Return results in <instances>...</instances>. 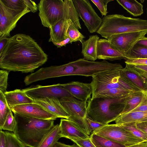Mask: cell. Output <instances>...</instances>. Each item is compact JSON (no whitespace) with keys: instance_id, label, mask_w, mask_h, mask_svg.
<instances>
[{"instance_id":"obj_1","label":"cell","mask_w":147,"mask_h":147,"mask_svg":"<svg viewBox=\"0 0 147 147\" xmlns=\"http://www.w3.org/2000/svg\"><path fill=\"white\" fill-rule=\"evenodd\" d=\"M47 60V55L34 39L19 33L8 38L0 53V68L10 71L33 72Z\"/></svg>"},{"instance_id":"obj_2","label":"cell","mask_w":147,"mask_h":147,"mask_svg":"<svg viewBox=\"0 0 147 147\" xmlns=\"http://www.w3.org/2000/svg\"><path fill=\"white\" fill-rule=\"evenodd\" d=\"M123 68L119 63H112L105 60L91 61L84 58L61 65L51 66L49 68L48 74L51 78L73 75L92 77L101 72Z\"/></svg>"},{"instance_id":"obj_3","label":"cell","mask_w":147,"mask_h":147,"mask_svg":"<svg viewBox=\"0 0 147 147\" xmlns=\"http://www.w3.org/2000/svg\"><path fill=\"white\" fill-rule=\"evenodd\" d=\"M17 125L14 133L26 146L36 147L53 127L54 120L27 117L16 113Z\"/></svg>"},{"instance_id":"obj_4","label":"cell","mask_w":147,"mask_h":147,"mask_svg":"<svg viewBox=\"0 0 147 147\" xmlns=\"http://www.w3.org/2000/svg\"><path fill=\"white\" fill-rule=\"evenodd\" d=\"M127 96L116 98H91L88 102L87 116L104 125L115 121L121 114Z\"/></svg>"},{"instance_id":"obj_5","label":"cell","mask_w":147,"mask_h":147,"mask_svg":"<svg viewBox=\"0 0 147 147\" xmlns=\"http://www.w3.org/2000/svg\"><path fill=\"white\" fill-rule=\"evenodd\" d=\"M96 32L108 39L122 34L147 30V20L126 17L119 14L104 16Z\"/></svg>"},{"instance_id":"obj_6","label":"cell","mask_w":147,"mask_h":147,"mask_svg":"<svg viewBox=\"0 0 147 147\" xmlns=\"http://www.w3.org/2000/svg\"><path fill=\"white\" fill-rule=\"evenodd\" d=\"M121 69L103 71L92 77L91 83L93 99L103 91L113 88H120L132 91H141L126 82L120 76Z\"/></svg>"},{"instance_id":"obj_7","label":"cell","mask_w":147,"mask_h":147,"mask_svg":"<svg viewBox=\"0 0 147 147\" xmlns=\"http://www.w3.org/2000/svg\"><path fill=\"white\" fill-rule=\"evenodd\" d=\"M59 99L61 105L70 115L68 119L89 136L91 131L86 120L88 102L78 100L73 96L64 97Z\"/></svg>"},{"instance_id":"obj_8","label":"cell","mask_w":147,"mask_h":147,"mask_svg":"<svg viewBox=\"0 0 147 147\" xmlns=\"http://www.w3.org/2000/svg\"><path fill=\"white\" fill-rule=\"evenodd\" d=\"M38 9L42 24L47 28L51 27L65 16L63 0H41Z\"/></svg>"},{"instance_id":"obj_9","label":"cell","mask_w":147,"mask_h":147,"mask_svg":"<svg viewBox=\"0 0 147 147\" xmlns=\"http://www.w3.org/2000/svg\"><path fill=\"white\" fill-rule=\"evenodd\" d=\"M93 133L123 144L126 147L144 142L116 124L105 125Z\"/></svg>"},{"instance_id":"obj_10","label":"cell","mask_w":147,"mask_h":147,"mask_svg":"<svg viewBox=\"0 0 147 147\" xmlns=\"http://www.w3.org/2000/svg\"><path fill=\"white\" fill-rule=\"evenodd\" d=\"M79 17L84 22L88 31L92 33L97 31L102 19L98 15L88 0H72Z\"/></svg>"},{"instance_id":"obj_11","label":"cell","mask_w":147,"mask_h":147,"mask_svg":"<svg viewBox=\"0 0 147 147\" xmlns=\"http://www.w3.org/2000/svg\"><path fill=\"white\" fill-rule=\"evenodd\" d=\"M147 34V30L128 32L112 36L107 39L111 47L121 53L125 57Z\"/></svg>"},{"instance_id":"obj_12","label":"cell","mask_w":147,"mask_h":147,"mask_svg":"<svg viewBox=\"0 0 147 147\" xmlns=\"http://www.w3.org/2000/svg\"><path fill=\"white\" fill-rule=\"evenodd\" d=\"M31 11L28 8L22 10H13L6 6L0 0V36L8 37L19 20Z\"/></svg>"},{"instance_id":"obj_13","label":"cell","mask_w":147,"mask_h":147,"mask_svg":"<svg viewBox=\"0 0 147 147\" xmlns=\"http://www.w3.org/2000/svg\"><path fill=\"white\" fill-rule=\"evenodd\" d=\"M22 90L32 99L47 97H55L59 99L73 96L60 84L46 86L37 85Z\"/></svg>"},{"instance_id":"obj_14","label":"cell","mask_w":147,"mask_h":147,"mask_svg":"<svg viewBox=\"0 0 147 147\" xmlns=\"http://www.w3.org/2000/svg\"><path fill=\"white\" fill-rule=\"evenodd\" d=\"M11 110L13 113L40 119L55 120L58 118L40 105L34 102L15 106Z\"/></svg>"},{"instance_id":"obj_15","label":"cell","mask_w":147,"mask_h":147,"mask_svg":"<svg viewBox=\"0 0 147 147\" xmlns=\"http://www.w3.org/2000/svg\"><path fill=\"white\" fill-rule=\"evenodd\" d=\"M61 85L73 96L79 100L88 102L91 98L92 88L91 83L76 81Z\"/></svg>"},{"instance_id":"obj_16","label":"cell","mask_w":147,"mask_h":147,"mask_svg":"<svg viewBox=\"0 0 147 147\" xmlns=\"http://www.w3.org/2000/svg\"><path fill=\"white\" fill-rule=\"evenodd\" d=\"M34 102L37 103L46 109L56 115L58 118L69 119L70 115L61 104L59 98H45L33 99Z\"/></svg>"},{"instance_id":"obj_17","label":"cell","mask_w":147,"mask_h":147,"mask_svg":"<svg viewBox=\"0 0 147 147\" xmlns=\"http://www.w3.org/2000/svg\"><path fill=\"white\" fill-rule=\"evenodd\" d=\"M59 126L61 138L85 139L90 137L81 128L69 119H61Z\"/></svg>"},{"instance_id":"obj_18","label":"cell","mask_w":147,"mask_h":147,"mask_svg":"<svg viewBox=\"0 0 147 147\" xmlns=\"http://www.w3.org/2000/svg\"><path fill=\"white\" fill-rule=\"evenodd\" d=\"M124 55L120 51L112 48L109 40L106 39L98 40L97 46V58L113 61L124 59Z\"/></svg>"},{"instance_id":"obj_19","label":"cell","mask_w":147,"mask_h":147,"mask_svg":"<svg viewBox=\"0 0 147 147\" xmlns=\"http://www.w3.org/2000/svg\"><path fill=\"white\" fill-rule=\"evenodd\" d=\"M4 94L11 110L12 107L16 105L34 102L33 99L22 90L16 89L12 91H7Z\"/></svg>"},{"instance_id":"obj_20","label":"cell","mask_w":147,"mask_h":147,"mask_svg":"<svg viewBox=\"0 0 147 147\" xmlns=\"http://www.w3.org/2000/svg\"><path fill=\"white\" fill-rule=\"evenodd\" d=\"M121 78L131 85L141 91L147 92V84L145 79L126 67L120 71Z\"/></svg>"},{"instance_id":"obj_21","label":"cell","mask_w":147,"mask_h":147,"mask_svg":"<svg viewBox=\"0 0 147 147\" xmlns=\"http://www.w3.org/2000/svg\"><path fill=\"white\" fill-rule=\"evenodd\" d=\"M99 37L97 35H91L82 43V53L84 58L95 61L97 58V46Z\"/></svg>"},{"instance_id":"obj_22","label":"cell","mask_w":147,"mask_h":147,"mask_svg":"<svg viewBox=\"0 0 147 147\" xmlns=\"http://www.w3.org/2000/svg\"><path fill=\"white\" fill-rule=\"evenodd\" d=\"M67 20L63 18L49 28L50 36L49 42L57 43L67 39L65 34Z\"/></svg>"},{"instance_id":"obj_23","label":"cell","mask_w":147,"mask_h":147,"mask_svg":"<svg viewBox=\"0 0 147 147\" xmlns=\"http://www.w3.org/2000/svg\"><path fill=\"white\" fill-rule=\"evenodd\" d=\"M145 96V92L142 91H135L130 94L124 101V107L121 115L130 113L138 107Z\"/></svg>"},{"instance_id":"obj_24","label":"cell","mask_w":147,"mask_h":147,"mask_svg":"<svg viewBox=\"0 0 147 147\" xmlns=\"http://www.w3.org/2000/svg\"><path fill=\"white\" fill-rule=\"evenodd\" d=\"M115 121L117 125L147 121V111H134L121 114Z\"/></svg>"},{"instance_id":"obj_25","label":"cell","mask_w":147,"mask_h":147,"mask_svg":"<svg viewBox=\"0 0 147 147\" xmlns=\"http://www.w3.org/2000/svg\"><path fill=\"white\" fill-rule=\"evenodd\" d=\"M59 125H54L44 136L36 147H54L61 138Z\"/></svg>"},{"instance_id":"obj_26","label":"cell","mask_w":147,"mask_h":147,"mask_svg":"<svg viewBox=\"0 0 147 147\" xmlns=\"http://www.w3.org/2000/svg\"><path fill=\"white\" fill-rule=\"evenodd\" d=\"M117 2L128 12L134 16L144 13L143 5L136 0H117Z\"/></svg>"},{"instance_id":"obj_27","label":"cell","mask_w":147,"mask_h":147,"mask_svg":"<svg viewBox=\"0 0 147 147\" xmlns=\"http://www.w3.org/2000/svg\"><path fill=\"white\" fill-rule=\"evenodd\" d=\"M65 8V16L64 18L67 20L70 19L76 27L81 29V26L79 16L72 0H64Z\"/></svg>"},{"instance_id":"obj_28","label":"cell","mask_w":147,"mask_h":147,"mask_svg":"<svg viewBox=\"0 0 147 147\" xmlns=\"http://www.w3.org/2000/svg\"><path fill=\"white\" fill-rule=\"evenodd\" d=\"M90 137L96 147H126L124 145L105 138L92 133Z\"/></svg>"},{"instance_id":"obj_29","label":"cell","mask_w":147,"mask_h":147,"mask_svg":"<svg viewBox=\"0 0 147 147\" xmlns=\"http://www.w3.org/2000/svg\"><path fill=\"white\" fill-rule=\"evenodd\" d=\"M65 36L66 38H70L71 44L73 42L78 41L82 43L84 41V39L85 38V36L79 32L70 19L67 20Z\"/></svg>"},{"instance_id":"obj_30","label":"cell","mask_w":147,"mask_h":147,"mask_svg":"<svg viewBox=\"0 0 147 147\" xmlns=\"http://www.w3.org/2000/svg\"><path fill=\"white\" fill-rule=\"evenodd\" d=\"M134 92L122 89L113 88L102 91L98 94L95 98H119L126 96Z\"/></svg>"},{"instance_id":"obj_31","label":"cell","mask_w":147,"mask_h":147,"mask_svg":"<svg viewBox=\"0 0 147 147\" xmlns=\"http://www.w3.org/2000/svg\"><path fill=\"white\" fill-rule=\"evenodd\" d=\"M127 130L135 137L147 143V136L142 131L136 126L135 123L118 125Z\"/></svg>"},{"instance_id":"obj_32","label":"cell","mask_w":147,"mask_h":147,"mask_svg":"<svg viewBox=\"0 0 147 147\" xmlns=\"http://www.w3.org/2000/svg\"><path fill=\"white\" fill-rule=\"evenodd\" d=\"M4 93L0 91V129H1L8 112L11 110Z\"/></svg>"},{"instance_id":"obj_33","label":"cell","mask_w":147,"mask_h":147,"mask_svg":"<svg viewBox=\"0 0 147 147\" xmlns=\"http://www.w3.org/2000/svg\"><path fill=\"white\" fill-rule=\"evenodd\" d=\"M135 58H147V47L136 44L124 59Z\"/></svg>"},{"instance_id":"obj_34","label":"cell","mask_w":147,"mask_h":147,"mask_svg":"<svg viewBox=\"0 0 147 147\" xmlns=\"http://www.w3.org/2000/svg\"><path fill=\"white\" fill-rule=\"evenodd\" d=\"M6 147H25L13 132L5 131Z\"/></svg>"},{"instance_id":"obj_35","label":"cell","mask_w":147,"mask_h":147,"mask_svg":"<svg viewBox=\"0 0 147 147\" xmlns=\"http://www.w3.org/2000/svg\"><path fill=\"white\" fill-rule=\"evenodd\" d=\"M16 125V119L11 110L7 115L3 125L0 130H5L14 132Z\"/></svg>"},{"instance_id":"obj_36","label":"cell","mask_w":147,"mask_h":147,"mask_svg":"<svg viewBox=\"0 0 147 147\" xmlns=\"http://www.w3.org/2000/svg\"><path fill=\"white\" fill-rule=\"evenodd\" d=\"M7 7L16 10H24L27 7L24 0H1Z\"/></svg>"},{"instance_id":"obj_37","label":"cell","mask_w":147,"mask_h":147,"mask_svg":"<svg viewBox=\"0 0 147 147\" xmlns=\"http://www.w3.org/2000/svg\"><path fill=\"white\" fill-rule=\"evenodd\" d=\"M97 7L100 12L102 16H107V6L108 3L113 0H91Z\"/></svg>"},{"instance_id":"obj_38","label":"cell","mask_w":147,"mask_h":147,"mask_svg":"<svg viewBox=\"0 0 147 147\" xmlns=\"http://www.w3.org/2000/svg\"><path fill=\"white\" fill-rule=\"evenodd\" d=\"M69 139L80 147H96L92 141L90 137L85 139L71 138Z\"/></svg>"},{"instance_id":"obj_39","label":"cell","mask_w":147,"mask_h":147,"mask_svg":"<svg viewBox=\"0 0 147 147\" xmlns=\"http://www.w3.org/2000/svg\"><path fill=\"white\" fill-rule=\"evenodd\" d=\"M8 74L9 72L6 70H0V91L4 93L7 91Z\"/></svg>"},{"instance_id":"obj_40","label":"cell","mask_w":147,"mask_h":147,"mask_svg":"<svg viewBox=\"0 0 147 147\" xmlns=\"http://www.w3.org/2000/svg\"><path fill=\"white\" fill-rule=\"evenodd\" d=\"M125 67L139 76L147 74V66L126 64Z\"/></svg>"},{"instance_id":"obj_41","label":"cell","mask_w":147,"mask_h":147,"mask_svg":"<svg viewBox=\"0 0 147 147\" xmlns=\"http://www.w3.org/2000/svg\"><path fill=\"white\" fill-rule=\"evenodd\" d=\"M125 64L147 66V58H129L125 59Z\"/></svg>"},{"instance_id":"obj_42","label":"cell","mask_w":147,"mask_h":147,"mask_svg":"<svg viewBox=\"0 0 147 147\" xmlns=\"http://www.w3.org/2000/svg\"><path fill=\"white\" fill-rule=\"evenodd\" d=\"M86 120L91 131L92 134L95 130L105 125L101 123L94 121L87 116Z\"/></svg>"},{"instance_id":"obj_43","label":"cell","mask_w":147,"mask_h":147,"mask_svg":"<svg viewBox=\"0 0 147 147\" xmlns=\"http://www.w3.org/2000/svg\"><path fill=\"white\" fill-rule=\"evenodd\" d=\"M145 96L139 105L131 112L137 111H147V92H145Z\"/></svg>"},{"instance_id":"obj_44","label":"cell","mask_w":147,"mask_h":147,"mask_svg":"<svg viewBox=\"0 0 147 147\" xmlns=\"http://www.w3.org/2000/svg\"><path fill=\"white\" fill-rule=\"evenodd\" d=\"M27 8L33 13L36 12L38 9V5L35 3L30 0H24Z\"/></svg>"},{"instance_id":"obj_45","label":"cell","mask_w":147,"mask_h":147,"mask_svg":"<svg viewBox=\"0 0 147 147\" xmlns=\"http://www.w3.org/2000/svg\"><path fill=\"white\" fill-rule=\"evenodd\" d=\"M136 127L142 131L147 136V121L135 123Z\"/></svg>"},{"instance_id":"obj_46","label":"cell","mask_w":147,"mask_h":147,"mask_svg":"<svg viewBox=\"0 0 147 147\" xmlns=\"http://www.w3.org/2000/svg\"><path fill=\"white\" fill-rule=\"evenodd\" d=\"M0 147H6V137L5 132L0 130Z\"/></svg>"},{"instance_id":"obj_47","label":"cell","mask_w":147,"mask_h":147,"mask_svg":"<svg viewBox=\"0 0 147 147\" xmlns=\"http://www.w3.org/2000/svg\"><path fill=\"white\" fill-rule=\"evenodd\" d=\"M8 38L4 36H0V53L2 52L6 44Z\"/></svg>"},{"instance_id":"obj_48","label":"cell","mask_w":147,"mask_h":147,"mask_svg":"<svg viewBox=\"0 0 147 147\" xmlns=\"http://www.w3.org/2000/svg\"><path fill=\"white\" fill-rule=\"evenodd\" d=\"M53 43L57 48H61L63 46H65L66 45L69 43L71 44L70 39L69 38L61 42L57 43Z\"/></svg>"},{"instance_id":"obj_49","label":"cell","mask_w":147,"mask_h":147,"mask_svg":"<svg viewBox=\"0 0 147 147\" xmlns=\"http://www.w3.org/2000/svg\"><path fill=\"white\" fill-rule=\"evenodd\" d=\"M54 147H80L76 144H74L72 145H68L65 144L62 142H57L56 143Z\"/></svg>"},{"instance_id":"obj_50","label":"cell","mask_w":147,"mask_h":147,"mask_svg":"<svg viewBox=\"0 0 147 147\" xmlns=\"http://www.w3.org/2000/svg\"><path fill=\"white\" fill-rule=\"evenodd\" d=\"M136 44L147 47V37H144L140 40Z\"/></svg>"},{"instance_id":"obj_51","label":"cell","mask_w":147,"mask_h":147,"mask_svg":"<svg viewBox=\"0 0 147 147\" xmlns=\"http://www.w3.org/2000/svg\"><path fill=\"white\" fill-rule=\"evenodd\" d=\"M127 147H147V143L143 142Z\"/></svg>"},{"instance_id":"obj_52","label":"cell","mask_w":147,"mask_h":147,"mask_svg":"<svg viewBox=\"0 0 147 147\" xmlns=\"http://www.w3.org/2000/svg\"><path fill=\"white\" fill-rule=\"evenodd\" d=\"M141 77L144 78L146 81V84H147V74L143 75L141 76H139Z\"/></svg>"},{"instance_id":"obj_53","label":"cell","mask_w":147,"mask_h":147,"mask_svg":"<svg viewBox=\"0 0 147 147\" xmlns=\"http://www.w3.org/2000/svg\"><path fill=\"white\" fill-rule=\"evenodd\" d=\"M144 0H140V1L142 3H143L144 2Z\"/></svg>"},{"instance_id":"obj_54","label":"cell","mask_w":147,"mask_h":147,"mask_svg":"<svg viewBox=\"0 0 147 147\" xmlns=\"http://www.w3.org/2000/svg\"></svg>"}]
</instances>
